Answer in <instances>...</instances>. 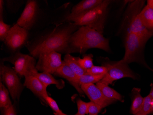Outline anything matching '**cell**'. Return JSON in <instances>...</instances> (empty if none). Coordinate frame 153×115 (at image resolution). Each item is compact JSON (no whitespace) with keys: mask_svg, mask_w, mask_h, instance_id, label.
<instances>
[{"mask_svg":"<svg viewBox=\"0 0 153 115\" xmlns=\"http://www.w3.org/2000/svg\"><path fill=\"white\" fill-rule=\"evenodd\" d=\"M102 107L92 101L88 102L87 114L95 115L98 114L102 109Z\"/></svg>","mask_w":153,"mask_h":115,"instance_id":"cell-29","label":"cell"},{"mask_svg":"<svg viewBox=\"0 0 153 115\" xmlns=\"http://www.w3.org/2000/svg\"><path fill=\"white\" fill-rule=\"evenodd\" d=\"M3 7H4V1L2 0L0 1V16H2V14L3 12Z\"/></svg>","mask_w":153,"mask_h":115,"instance_id":"cell-31","label":"cell"},{"mask_svg":"<svg viewBox=\"0 0 153 115\" xmlns=\"http://www.w3.org/2000/svg\"><path fill=\"white\" fill-rule=\"evenodd\" d=\"M81 88L91 101L98 104L102 108H105L116 101L115 100L105 97L102 92L94 84L82 85Z\"/></svg>","mask_w":153,"mask_h":115,"instance_id":"cell-12","label":"cell"},{"mask_svg":"<svg viewBox=\"0 0 153 115\" xmlns=\"http://www.w3.org/2000/svg\"><path fill=\"white\" fill-rule=\"evenodd\" d=\"M147 6L153 8V0H148L147 1Z\"/></svg>","mask_w":153,"mask_h":115,"instance_id":"cell-32","label":"cell"},{"mask_svg":"<svg viewBox=\"0 0 153 115\" xmlns=\"http://www.w3.org/2000/svg\"><path fill=\"white\" fill-rule=\"evenodd\" d=\"M14 65L13 69L20 77L33 75L38 72L36 69V61L34 57L18 52L8 57L2 59Z\"/></svg>","mask_w":153,"mask_h":115,"instance_id":"cell-6","label":"cell"},{"mask_svg":"<svg viewBox=\"0 0 153 115\" xmlns=\"http://www.w3.org/2000/svg\"><path fill=\"white\" fill-rule=\"evenodd\" d=\"M92 54H86L82 58L78 57V60L81 67L86 71L91 69L94 66Z\"/></svg>","mask_w":153,"mask_h":115,"instance_id":"cell-23","label":"cell"},{"mask_svg":"<svg viewBox=\"0 0 153 115\" xmlns=\"http://www.w3.org/2000/svg\"><path fill=\"white\" fill-rule=\"evenodd\" d=\"M145 44L138 35L127 33L125 40V53L122 61L128 64L137 62L147 66L143 56V50Z\"/></svg>","mask_w":153,"mask_h":115,"instance_id":"cell-5","label":"cell"},{"mask_svg":"<svg viewBox=\"0 0 153 115\" xmlns=\"http://www.w3.org/2000/svg\"><path fill=\"white\" fill-rule=\"evenodd\" d=\"M79 27L72 22L59 26L50 33L29 45L28 50L34 58H38L41 53L51 51L67 53L70 37Z\"/></svg>","mask_w":153,"mask_h":115,"instance_id":"cell-1","label":"cell"},{"mask_svg":"<svg viewBox=\"0 0 153 115\" xmlns=\"http://www.w3.org/2000/svg\"><path fill=\"white\" fill-rule=\"evenodd\" d=\"M54 75L66 79L75 88L80 95L83 96L84 92L82 90L81 86L78 83V76L63 60L62 65L54 73Z\"/></svg>","mask_w":153,"mask_h":115,"instance_id":"cell-15","label":"cell"},{"mask_svg":"<svg viewBox=\"0 0 153 115\" xmlns=\"http://www.w3.org/2000/svg\"><path fill=\"white\" fill-rule=\"evenodd\" d=\"M151 90H150V92H149V95L150 96L151 99L153 100V84L151 85Z\"/></svg>","mask_w":153,"mask_h":115,"instance_id":"cell-33","label":"cell"},{"mask_svg":"<svg viewBox=\"0 0 153 115\" xmlns=\"http://www.w3.org/2000/svg\"><path fill=\"white\" fill-rule=\"evenodd\" d=\"M1 80L8 89L11 97L14 101L19 100L25 86L21 83L19 75L13 69L1 64Z\"/></svg>","mask_w":153,"mask_h":115,"instance_id":"cell-8","label":"cell"},{"mask_svg":"<svg viewBox=\"0 0 153 115\" xmlns=\"http://www.w3.org/2000/svg\"><path fill=\"white\" fill-rule=\"evenodd\" d=\"M141 89L134 88L132 90V103L131 107V112L134 115L139 112L143 104L144 98L141 95Z\"/></svg>","mask_w":153,"mask_h":115,"instance_id":"cell-19","label":"cell"},{"mask_svg":"<svg viewBox=\"0 0 153 115\" xmlns=\"http://www.w3.org/2000/svg\"><path fill=\"white\" fill-rule=\"evenodd\" d=\"M107 72V69L105 66L103 65H101V66L94 65L91 69L86 71V74L94 75V76H100V75L105 76Z\"/></svg>","mask_w":153,"mask_h":115,"instance_id":"cell-26","label":"cell"},{"mask_svg":"<svg viewBox=\"0 0 153 115\" xmlns=\"http://www.w3.org/2000/svg\"><path fill=\"white\" fill-rule=\"evenodd\" d=\"M152 100L149 95L144 97L143 104L140 110L134 115H148L150 114L152 106Z\"/></svg>","mask_w":153,"mask_h":115,"instance_id":"cell-24","label":"cell"},{"mask_svg":"<svg viewBox=\"0 0 153 115\" xmlns=\"http://www.w3.org/2000/svg\"><path fill=\"white\" fill-rule=\"evenodd\" d=\"M98 115L97 114H95V115Z\"/></svg>","mask_w":153,"mask_h":115,"instance_id":"cell-36","label":"cell"},{"mask_svg":"<svg viewBox=\"0 0 153 115\" xmlns=\"http://www.w3.org/2000/svg\"><path fill=\"white\" fill-rule=\"evenodd\" d=\"M111 1L103 0L100 5L85 14L72 19V22L79 26H87L103 34Z\"/></svg>","mask_w":153,"mask_h":115,"instance_id":"cell-3","label":"cell"},{"mask_svg":"<svg viewBox=\"0 0 153 115\" xmlns=\"http://www.w3.org/2000/svg\"><path fill=\"white\" fill-rule=\"evenodd\" d=\"M150 114H153V100H152V106H151V110H150Z\"/></svg>","mask_w":153,"mask_h":115,"instance_id":"cell-34","label":"cell"},{"mask_svg":"<svg viewBox=\"0 0 153 115\" xmlns=\"http://www.w3.org/2000/svg\"><path fill=\"white\" fill-rule=\"evenodd\" d=\"M104 75L94 76V75L85 74L82 76H78V82L79 85L87 84H94L100 82L103 77Z\"/></svg>","mask_w":153,"mask_h":115,"instance_id":"cell-22","label":"cell"},{"mask_svg":"<svg viewBox=\"0 0 153 115\" xmlns=\"http://www.w3.org/2000/svg\"><path fill=\"white\" fill-rule=\"evenodd\" d=\"M29 35V31L16 23L11 27L4 42L10 50L17 51L26 44Z\"/></svg>","mask_w":153,"mask_h":115,"instance_id":"cell-10","label":"cell"},{"mask_svg":"<svg viewBox=\"0 0 153 115\" xmlns=\"http://www.w3.org/2000/svg\"><path fill=\"white\" fill-rule=\"evenodd\" d=\"M9 92L5 85L0 81V107L6 108L12 105V102L9 96Z\"/></svg>","mask_w":153,"mask_h":115,"instance_id":"cell-21","label":"cell"},{"mask_svg":"<svg viewBox=\"0 0 153 115\" xmlns=\"http://www.w3.org/2000/svg\"><path fill=\"white\" fill-rule=\"evenodd\" d=\"M45 100L46 104L49 105L50 107L55 112V115H59V114L62 113V111L59 108L56 102L49 95L47 96L45 98Z\"/></svg>","mask_w":153,"mask_h":115,"instance_id":"cell-27","label":"cell"},{"mask_svg":"<svg viewBox=\"0 0 153 115\" xmlns=\"http://www.w3.org/2000/svg\"><path fill=\"white\" fill-rule=\"evenodd\" d=\"M139 17L143 26L153 34V8L146 5L140 12Z\"/></svg>","mask_w":153,"mask_h":115,"instance_id":"cell-17","label":"cell"},{"mask_svg":"<svg viewBox=\"0 0 153 115\" xmlns=\"http://www.w3.org/2000/svg\"><path fill=\"white\" fill-rule=\"evenodd\" d=\"M61 56V53L55 51L41 53L38 57L36 69L38 71L54 74L62 64Z\"/></svg>","mask_w":153,"mask_h":115,"instance_id":"cell-9","label":"cell"},{"mask_svg":"<svg viewBox=\"0 0 153 115\" xmlns=\"http://www.w3.org/2000/svg\"><path fill=\"white\" fill-rule=\"evenodd\" d=\"M97 86L100 90L105 97L109 99H112L115 101H123V97L119 92L116 91L114 89L109 87L108 85L99 82L96 83Z\"/></svg>","mask_w":153,"mask_h":115,"instance_id":"cell-18","label":"cell"},{"mask_svg":"<svg viewBox=\"0 0 153 115\" xmlns=\"http://www.w3.org/2000/svg\"><path fill=\"white\" fill-rule=\"evenodd\" d=\"M103 0H83L74 6L70 14L65 17L63 21L69 22L72 19L77 18L85 14L90 10L99 6Z\"/></svg>","mask_w":153,"mask_h":115,"instance_id":"cell-13","label":"cell"},{"mask_svg":"<svg viewBox=\"0 0 153 115\" xmlns=\"http://www.w3.org/2000/svg\"><path fill=\"white\" fill-rule=\"evenodd\" d=\"M59 115H67V114H65V113H63V112H62V113H61V114H59ZM78 115V114H76L75 115Z\"/></svg>","mask_w":153,"mask_h":115,"instance_id":"cell-35","label":"cell"},{"mask_svg":"<svg viewBox=\"0 0 153 115\" xmlns=\"http://www.w3.org/2000/svg\"><path fill=\"white\" fill-rule=\"evenodd\" d=\"M63 61L68 65L78 76H82L86 73V71L82 69L78 60V57H74L70 54H66Z\"/></svg>","mask_w":153,"mask_h":115,"instance_id":"cell-20","label":"cell"},{"mask_svg":"<svg viewBox=\"0 0 153 115\" xmlns=\"http://www.w3.org/2000/svg\"><path fill=\"white\" fill-rule=\"evenodd\" d=\"M33 76L39 79L46 88H47L48 86L51 84L55 85L59 89H63L65 87V84L63 80L62 79L56 80L50 73L47 72H38L36 74L33 75Z\"/></svg>","mask_w":153,"mask_h":115,"instance_id":"cell-16","label":"cell"},{"mask_svg":"<svg viewBox=\"0 0 153 115\" xmlns=\"http://www.w3.org/2000/svg\"><path fill=\"white\" fill-rule=\"evenodd\" d=\"M102 65L107 69V73L100 81L105 84H111L114 81L123 78H131L134 80L137 78L136 75L129 67L128 64L122 60L113 62L104 61Z\"/></svg>","mask_w":153,"mask_h":115,"instance_id":"cell-7","label":"cell"},{"mask_svg":"<svg viewBox=\"0 0 153 115\" xmlns=\"http://www.w3.org/2000/svg\"><path fill=\"white\" fill-rule=\"evenodd\" d=\"M144 3V1H135L129 4L126 12L125 21L128 26L127 33L137 35L146 44L153 34L143 26L139 17Z\"/></svg>","mask_w":153,"mask_h":115,"instance_id":"cell-4","label":"cell"},{"mask_svg":"<svg viewBox=\"0 0 153 115\" xmlns=\"http://www.w3.org/2000/svg\"><path fill=\"white\" fill-rule=\"evenodd\" d=\"M3 115H17L16 110L13 104L3 109Z\"/></svg>","mask_w":153,"mask_h":115,"instance_id":"cell-30","label":"cell"},{"mask_svg":"<svg viewBox=\"0 0 153 115\" xmlns=\"http://www.w3.org/2000/svg\"><path fill=\"white\" fill-rule=\"evenodd\" d=\"M24 85L32 92L42 101L46 103L45 98L48 95L47 88L36 77L33 75L25 77Z\"/></svg>","mask_w":153,"mask_h":115,"instance_id":"cell-14","label":"cell"},{"mask_svg":"<svg viewBox=\"0 0 153 115\" xmlns=\"http://www.w3.org/2000/svg\"><path fill=\"white\" fill-rule=\"evenodd\" d=\"M11 26L5 23L2 16H0V40L4 42L11 29Z\"/></svg>","mask_w":153,"mask_h":115,"instance_id":"cell-25","label":"cell"},{"mask_svg":"<svg viewBox=\"0 0 153 115\" xmlns=\"http://www.w3.org/2000/svg\"><path fill=\"white\" fill-rule=\"evenodd\" d=\"M91 48H98L110 52L109 39L94 29L85 26H80L70 37L67 54L84 53Z\"/></svg>","mask_w":153,"mask_h":115,"instance_id":"cell-2","label":"cell"},{"mask_svg":"<svg viewBox=\"0 0 153 115\" xmlns=\"http://www.w3.org/2000/svg\"><path fill=\"white\" fill-rule=\"evenodd\" d=\"M76 104L78 106V112L76 113L78 115H86L87 114L88 102L82 101L80 98L76 100Z\"/></svg>","mask_w":153,"mask_h":115,"instance_id":"cell-28","label":"cell"},{"mask_svg":"<svg viewBox=\"0 0 153 115\" xmlns=\"http://www.w3.org/2000/svg\"><path fill=\"white\" fill-rule=\"evenodd\" d=\"M38 11L37 2L34 0L27 1L17 24L27 31L31 30L36 23Z\"/></svg>","mask_w":153,"mask_h":115,"instance_id":"cell-11","label":"cell"}]
</instances>
